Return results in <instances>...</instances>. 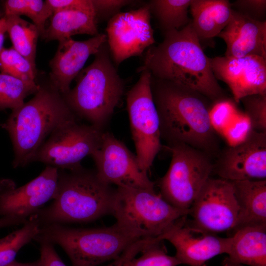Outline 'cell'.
I'll list each match as a JSON object with an SVG mask.
<instances>
[{
  "instance_id": "obj_1",
  "label": "cell",
  "mask_w": 266,
  "mask_h": 266,
  "mask_svg": "<svg viewBox=\"0 0 266 266\" xmlns=\"http://www.w3.org/2000/svg\"><path fill=\"white\" fill-rule=\"evenodd\" d=\"M150 86L161 138L167 145L184 144L218 156L220 140L210 116L214 103L197 91L151 75Z\"/></svg>"
},
{
  "instance_id": "obj_2",
  "label": "cell",
  "mask_w": 266,
  "mask_h": 266,
  "mask_svg": "<svg viewBox=\"0 0 266 266\" xmlns=\"http://www.w3.org/2000/svg\"><path fill=\"white\" fill-rule=\"evenodd\" d=\"M163 41L142 55L140 73L147 70L156 78L181 84L202 94L213 102L229 99L212 69L191 22L180 30L163 33Z\"/></svg>"
},
{
  "instance_id": "obj_3",
  "label": "cell",
  "mask_w": 266,
  "mask_h": 266,
  "mask_svg": "<svg viewBox=\"0 0 266 266\" xmlns=\"http://www.w3.org/2000/svg\"><path fill=\"white\" fill-rule=\"evenodd\" d=\"M59 169L53 202L32 215L40 226L84 223L111 214L116 189L102 181L96 171L82 166L68 171Z\"/></svg>"
},
{
  "instance_id": "obj_4",
  "label": "cell",
  "mask_w": 266,
  "mask_h": 266,
  "mask_svg": "<svg viewBox=\"0 0 266 266\" xmlns=\"http://www.w3.org/2000/svg\"><path fill=\"white\" fill-rule=\"evenodd\" d=\"M76 118L61 94L52 85L41 86L34 96L20 107L12 110L0 125L11 139L14 167L33 162L46 137L62 123Z\"/></svg>"
},
{
  "instance_id": "obj_5",
  "label": "cell",
  "mask_w": 266,
  "mask_h": 266,
  "mask_svg": "<svg viewBox=\"0 0 266 266\" xmlns=\"http://www.w3.org/2000/svg\"><path fill=\"white\" fill-rule=\"evenodd\" d=\"M94 56L63 98L76 116L103 129L123 96L125 82L113 64L107 41Z\"/></svg>"
},
{
  "instance_id": "obj_6",
  "label": "cell",
  "mask_w": 266,
  "mask_h": 266,
  "mask_svg": "<svg viewBox=\"0 0 266 266\" xmlns=\"http://www.w3.org/2000/svg\"><path fill=\"white\" fill-rule=\"evenodd\" d=\"M45 239L60 246L72 266H97L119 256L137 238L116 224L108 227L70 228L63 224L42 226L34 240Z\"/></svg>"
},
{
  "instance_id": "obj_7",
  "label": "cell",
  "mask_w": 266,
  "mask_h": 266,
  "mask_svg": "<svg viewBox=\"0 0 266 266\" xmlns=\"http://www.w3.org/2000/svg\"><path fill=\"white\" fill-rule=\"evenodd\" d=\"M188 213L171 205L155 191L117 187L112 215L118 227L137 238H160Z\"/></svg>"
},
{
  "instance_id": "obj_8",
  "label": "cell",
  "mask_w": 266,
  "mask_h": 266,
  "mask_svg": "<svg viewBox=\"0 0 266 266\" xmlns=\"http://www.w3.org/2000/svg\"><path fill=\"white\" fill-rule=\"evenodd\" d=\"M171 159L159 182L160 196L179 209L187 211L213 172L214 163L207 153L184 144L166 145Z\"/></svg>"
},
{
  "instance_id": "obj_9",
  "label": "cell",
  "mask_w": 266,
  "mask_h": 266,
  "mask_svg": "<svg viewBox=\"0 0 266 266\" xmlns=\"http://www.w3.org/2000/svg\"><path fill=\"white\" fill-rule=\"evenodd\" d=\"M127 92L126 102L131 133L140 170L147 173L162 148L159 119L151 90V73L140 72Z\"/></svg>"
},
{
  "instance_id": "obj_10",
  "label": "cell",
  "mask_w": 266,
  "mask_h": 266,
  "mask_svg": "<svg viewBox=\"0 0 266 266\" xmlns=\"http://www.w3.org/2000/svg\"><path fill=\"white\" fill-rule=\"evenodd\" d=\"M104 131L92 125L80 124L76 119L56 128L37 151L33 161L59 169L71 170L100 147Z\"/></svg>"
},
{
  "instance_id": "obj_11",
  "label": "cell",
  "mask_w": 266,
  "mask_h": 266,
  "mask_svg": "<svg viewBox=\"0 0 266 266\" xmlns=\"http://www.w3.org/2000/svg\"><path fill=\"white\" fill-rule=\"evenodd\" d=\"M239 213L232 182L210 177L189 209L192 220L188 221L197 228L216 234L233 231Z\"/></svg>"
},
{
  "instance_id": "obj_12",
  "label": "cell",
  "mask_w": 266,
  "mask_h": 266,
  "mask_svg": "<svg viewBox=\"0 0 266 266\" xmlns=\"http://www.w3.org/2000/svg\"><path fill=\"white\" fill-rule=\"evenodd\" d=\"M146 3L137 9L120 12L108 21L107 43L116 67L132 57L142 56L156 41Z\"/></svg>"
},
{
  "instance_id": "obj_13",
  "label": "cell",
  "mask_w": 266,
  "mask_h": 266,
  "mask_svg": "<svg viewBox=\"0 0 266 266\" xmlns=\"http://www.w3.org/2000/svg\"><path fill=\"white\" fill-rule=\"evenodd\" d=\"M91 156L98 176L104 183L155 191L154 183L140 170L136 156L109 132H103L100 147Z\"/></svg>"
},
{
  "instance_id": "obj_14",
  "label": "cell",
  "mask_w": 266,
  "mask_h": 266,
  "mask_svg": "<svg viewBox=\"0 0 266 266\" xmlns=\"http://www.w3.org/2000/svg\"><path fill=\"white\" fill-rule=\"evenodd\" d=\"M59 169L49 166L34 179L16 188L9 179L0 181V217L27 220L55 196Z\"/></svg>"
},
{
  "instance_id": "obj_15",
  "label": "cell",
  "mask_w": 266,
  "mask_h": 266,
  "mask_svg": "<svg viewBox=\"0 0 266 266\" xmlns=\"http://www.w3.org/2000/svg\"><path fill=\"white\" fill-rule=\"evenodd\" d=\"M213 172L230 181L266 178V133L250 130L239 143L220 152Z\"/></svg>"
},
{
  "instance_id": "obj_16",
  "label": "cell",
  "mask_w": 266,
  "mask_h": 266,
  "mask_svg": "<svg viewBox=\"0 0 266 266\" xmlns=\"http://www.w3.org/2000/svg\"><path fill=\"white\" fill-rule=\"evenodd\" d=\"M183 217L160 238L170 242L175 247V257L181 264L202 266L218 255L227 254L230 237H220L197 228Z\"/></svg>"
},
{
  "instance_id": "obj_17",
  "label": "cell",
  "mask_w": 266,
  "mask_h": 266,
  "mask_svg": "<svg viewBox=\"0 0 266 266\" xmlns=\"http://www.w3.org/2000/svg\"><path fill=\"white\" fill-rule=\"evenodd\" d=\"M216 78L225 83L239 103L247 96L266 94V58L256 55L210 58Z\"/></svg>"
},
{
  "instance_id": "obj_18",
  "label": "cell",
  "mask_w": 266,
  "mask_h": 266,
  "mask_svg": "<svg viewBox=\"0 0 266 266\" xmlns=\"http://www.w3.org/2000/svg\"><path fill=\"white\" fill-rule=\"evenodd\" d=\"M106 41V35L103 33L83 41L71 37L59 41L57 52L50 62L51 85L60 94H66L89 57L95 55Z\"/></svg>"
},
{
  "instance_id": "obj_19",
  "label": "cell",
  "mask_w": 266,
  "mask_h": 266,
  "mask_svg": "<svg viewBox=\"0 0 266 266\" xmlns=\"http://www.w3.org/2000/svg\"><path fill=\"white\" fill-rule=\"evenodd\" d=\"M232 10L229 23L217 35L226 44L224 56L256 55L266 58V21L255 20Z\"/></svg>"
},
{
  "instance_id": "obj_20",
  "label": "cell",
  "mask_w": 266,
  "mask_h": 266,
  "mask_svg": "<svg viewBox=\"0 0 266 266\" xmlns=\"http://www.w3.org/2000/svg\"><path fill=\"white\" fill-rule=\"evenodd\" d=\"M233 232L223 266H266V225L245 226Z\"/></svg>"
},
{
  "instance_id": "obj_21",
  "label": "cell",
  "mask_w": 266,
  "mask_h": 266,
  "mask_svg": "<svg viewBox=\"0 0 266 266\" xmlns=\"http://www.w3.org/2000/svg\"><path fill=\"white\" fill-rule=\"evenodd\" d=\"M231 182L239 207L237 224L233 231L247 226L266 225V179Z\"/></svg>"
},
{
  "instance_id": "obj_22",
  "label": "cell",
  "mask_w": 266,
  "mask_h": 266,
  "mask_svg": "<svg viewBox=\"0 0 266 266\" xmlns=\"http://www.w3.org/2000/svg\"><path fill=\"white\" fill-rule=\"evenodd\" d=\"M189 9L200 42L217 36L229 23L233 10L228 0H191Z\"/></svg>"
},
{
  "instance_id": "obj_23",
  "label": "cell",
  "mask_w": 266,
  "mask_h": 266,
  "mask_svg": "<svg viewBox=\"0 0 266 266\" xmlns=\"http://www.w3.org/2000/svg\"><path fill=\"white\" fill-rule=\"evenodd\" d=\"M99 33L98 22L94 12L71 9L53 14L49 26L41 36L47 41H59L76 34L94 36Z\"/></svg>"
},
{
  "instance_id": "obj_24",
  "label": "cell",
  "mask_w": 266,
  "mask_h": 266,
  "mask_svg": "<svg viewBox=\"0 0 266 266\" xmlns=\"http://www.w3.org/2000/svg\"><path fill=\"white\" fill-rule=\"evenodd\" d=\"M191 2V0H151L146 4L164 33L180 30L191 22L188 15Z\"/></svg>"
},
{
  "instance_id": "obj_25",
  "label": "cell",
  "mask_w": 266,
  "mask_h": 266,
  "mask_svg": "<svg viewBox=\"0 0 266 266\" xmlns=\"http://www.w3.org/2000/svg\"><path fill=\"white\" fill-rule=\"evenodd\" d=\"M5 17L7 33L12 47L35 67L36 45L39 35L37 28L20 16L11 15Z\"/></svg>"
},
{
  "instance_id": "obj_26",
  "label": "cell",
  "mask_w": 266,
  "mask_h": 266,
  "mask_svg": "<svg viewBox=\"0 0 266 266\" xmlns=\"http://www.w3.org/2000/svg\"><path fill=\"white\" fill-rule=\"evenodd\" d=\"M40 87L35 81L24 80L0 72V110L20 107L25 99L35 94Z\"/></svg>"
},
{
  "instance_id": "obj_27",
  "label": "cell",
  "mask_w": 266,
  "mask_h": 266,
  "mask_svg": "<svg viewBox=\"0 0 266 266\" xmlns=\"http://www.w3.org/2000/svg\"><path fill=\"white\" fill-rule=\"evenodd\" d=\"M38 222L32 216L22 228L0 239V266H6L15 260L19 251L32 240L40 231Z\"/></svg>"
},
{
  "instance_id": "obj_28",
  "label": "cell",
  "mask_w": 266,
  "mask_h": 266,
  "mask_svg": "<svg viewBox=\"0 0 266 266\" xmlns=\"http://www.w3.org/2000/svg\"><path fill=\"white\" fill-rule=\"evenodd\" d=\"M0 72L27 81H34L36 70L12 47L0 52Z\"/></svg>"
},
{
  "instance_id": "obj_29",
  "label": "cell",
  "mask_w": 266,
  "mask_h": 266,
  "mask_svg": "<svg viewBox=\"0 0 266 266\" xmlns=\"http://www.w3.org/2000/svg\"><path fill=\"white\" fill-rule=\"evenodd\" d=\"M44 3L42 0H7L4 2V16L24 15L30 18L42 36L45 31L42 20Z\"/></svg>"
},
{
  "instance_id": "obj_30",
  "label": "cell",
  "mask_w": 266,
  "mask_h": 266,
  "mask_svg": "<svg viewBox=\"0 0 266 266\" xmlns=\"http://www.w3.org/2000/svg\"><path fill=\"white\" fill-rule=\"evenodd\" d=\"M163 241L159 238L147 245L141 256L133 258L128 266H177L180 263L174 256H169Z\"/></svg>"
},
{
  "instance_id": "obj_31",
  "label": "cell",
  "mask_w": 266,
  "mask_h": 266,
  "mask_svg": "<svg viewBox=\"0 0 266 266\" xmlns=\"http://www.w3.org/2000/svg\"><path fill=\"white\" fill-rule=\"evenodd\" d=\"M245 114L251 129L266 133V94H255L242 98Z\"/></svg>"
},
{
  "instance_id": "obj_32",
  "label": "cell",
  "mask_w": 266,
  "mask_h": 266,
  "mask_svg": "<svg viewBox=\"0 0 266 266\" xmlns=\"http://www.w3.org/2000/svg\"><path fill=\"white\" fill-rule=\"evenodd\" d=\"M135 1L131 0H92L98 23L100 21H108L120 12L123 7Z\"/></svg>"
},
{
  "instance_id": "obj_33",
  "label": "cell",
  "mask_w": 266,
  "mask_h": 266,
  "mask_svg": "<svg viewBox=\"0 0 266 266\" xmlns=\"http://www.w3.org/2000/svg\"><path fill=\"white\" fill-rule=\"evenodd\" d=\"M231 5L233 9L252 19L266 21V0H236Z\"/></svg>"
},
{
  "instance_id": "obj_34",
  "label": "cell",
  "mask_w": 266,
  "mask_h": 266,
  "mask_svg": "<svg viewBox=\"0 0 266 266\" xmlns=\"http://www.w3.org/2000/svg\"><path fill=\"white\" fill-rule=\"evenodd\" d=\"M46 12L50 17L59 11L66 9H82L95 13L92 0H46Z\"/></svg>"
},
{
  "instance_id": "obj_35",
  "label": "cell",
  "mask_w": 266,
  "mask_h": 266,
  "mask_svg": "<svg viewBox=\"0 0 266 266\" xmlns=\"http://www.w3.org/2000/svg\"><path fill=\"white\" fill-rule=\"evenodd\" d=\"M159 238L147 237L138 239L129 245L121 254L109 264L105 266H128L130 261L134 258L148 244Z\"/></svg>"
},
{
  "instance_id": "obj_36",
  "label": "cell",
  "mask_w": 266,
  "mask_h": 266,
  "mask_svg": "<svg viewBox=\"0 0 266 266\" xmlns=\"http://www.w3.org/2000/svg\"><path fill=\"white\" fill-rule=\"evenodd\" d=\"M40 244V260L42 266H66L56 252L54 244L42 239H35Z\"/></svg>"
},
{
  "instance_id": "obj_37",
  "label": "cell",
  "mask_w": 266,
  "mask_h": 266,
  "mask_svg": "<svg viewBox=\"0 0 266 266\" xmlns=\"http://www.w3.org/2000/svg\"><path fill=\"white\" fill-rule=\"evenodd\" d=\"M27 220L12 217H0V229L19 224H24Z\"/></svg>"
},
{
  "instance_id": "obj_38",
  "label": "cell",
  "mask_w": 266,
  "mask_h": 266,
  "mask_svg": "<svg viewBox=\"0 0 266 266\" xmlns=\"http://www.w3.org/2000/svg\"><path fill=\"white\" fill-rule=\"evenodd\" d=\"M6 32V19L3 16L0 18V52L3 48L4 35Z\"/></svg>"
},
{
  "instance_id": "obj_39",
  "label": "cell",
  "mask_w": 266,
  "mask_h": 266,
  "mask_svg": "<svg viewBox=\"0 0 266 266\" xmlns=\"http://www.w3.org/2000/svg\"><path fill=\"white\" fill-rule=\"evenodd\" d=\"M6 266H42L40 259L28 263H22L16 261L14 260L10 264L7 265Z\"/></svg>"
},
{
  "instance_id": "obj_40",
  "label": "cell",
  "mask_w": 266,
  "mask_h": 266,
  "mask_svg": "<svg viewBox=\"0 0 266 266\" xmlns=\"http://www.w3.org/2000/svg\"><path fill=\"white\" fill-rule=\"evenodd\" d=\"M3 16V14H1V13L0 11V18H1V17H2Z\"/></svg>"
}]
</instances>
